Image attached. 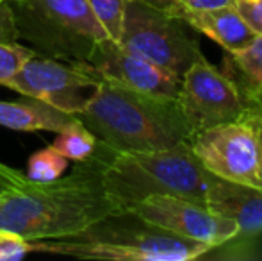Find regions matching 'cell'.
<instances>
[{"mask_svg":"<svg viewBox=\"0 0 262 261\" xmlns=\"http://www.w3.org/2000/svg\"><path fill=\"white\" fill-rule=\"evenodd\" d=\"M32 252L111 261H191L207 254L210 245L168 233L139 220L138 226H114L111 218L75 236L31 242Z\"/></svg>","mask_w":262,"mask_h":261,"instance_id":"obj_5","label":"cell"},{"mask_svg":"<svg viewBox=\"0 0 262 261\" xmlns=\"http://www.w3.org/2000/svg\"><path fill=\"white\" fill-rule=\"evenodd\" d=\"M175 16L182 18L194 31L209 36L230 54L246 49L259 36L248 27L234 6L212 9H186L179 6Z\"/></svg>","mask_w":262,"mask_h":261,"instance_id":"obj_13","label":"cell"},{"mask_svg":"<svg viewBox=\"0 0 262 261\" xmlns=\"http://www.w3.org/2000/svg\"><path fill=\"white\" fill-rule=\"evenodd\" d=\"M128 0H88L91 11L113 42H120Z\"/></svg>","mask_w":262,"mask_h":261,"instance_id":"obj_19","label":"cell"},{"mask_svg":"<svg viewBox=\"0 0 262 261\" xmlns=\"http://www.w3.org/2000/svg\"><path fill=\"white\" fill-rule=\"evenodd\" d=\"M138 2H143V4H146V6H152V7H156V9L166 11V13H169V14H175L180 6L177 0H138Z\"/></svg>","mask_w":262,"mask_h":261,"instance_id":"obj_25","label":"cell"},{"mask_svg":"<svg viewBox=\"0 0 262 261\" xmlns=\"http://www.w3.org/2000/svg\"><path fill=\"white\" fill-rule=\"evenodd\" d=\"M186 9H212V7L234 6V0H177Z\"/></svg>","mask_w":262,"mask_h":261,"instance_id":"obj_23","label":"cell"},{"mask_svg":"<svg viewBox=\"0 0 262 261\" xmlns=\"http://www.w3.org/2000/svg\"><path fill=\"white\" fill-rule=\"evenodd\" d=\"M2 2H7V0H0V4H2Z\"/></svg>","mask_w":262,"mask_h":261,"instance_id":"obj_26","label":"cell"},{"mask_svg":"<svg viewBox=\"0 0 262 261\" xmlns=\"http://www.w3.org/2000/svg\"><path fill=\"white\" fill-rule=\"evenodd\" d=\"M82 66L97 79L104 77L152 97L164 101H177L179 97L180 79L169 75L152 61L123 49L113 39L102 42L93 57L88 63H82Z\"/></svg>","mask_w":262,"mask_h":261,"instance_id":"obj_11","label":"cell"},{"mask_svg":"<svg viewBox=\"0 0 262 261\" xmlns=\"http://www.w3.org/2000/svg\"><path fill=\"white\" fill-rule=\"evenodd\" d=\"M16 36L36 54L62 63H88L105 39V29L88 0H7Z\"/></svg>","mask_w":262,"mask_h":261,"instance_id":"obj_4","label":"cell"},{"mask_svg":"<svg viewBox=\"0 0 262 261\" xmlns=\"http://www.w3.org/2000/svg\"><path fill=\"white\" fill-rule=\"evenodd\" d=\"M177 104L193 136L243 118L250 108L232 77L220 72L204 56H198L180 79Z\"/></svg>","mask_w":262,"mask_h":261,"instance_id":"obj_7","label":"cell"},{"mask_svg":"<svg viewBox=\"0 0 262 261\" xmlns=\"http://www.w3.org/2000/svg\"><path fill=\"white\" fill-rule=\"evenodd\" d=\"M100 181L109 197L127 213L150 195H179L205 204L209 174L189 145L157 150H111L98 157Z\"/></svg>","mask_w":262,"mask_h":261,"instance_id":"obj_3","label":"cell"},{"mask_svg":"<svg viewBox=\"0 0 262 261\" xmlns=\"http://www.w3.org/2000/svg\"><path fill=\"white\" fill-rule=\"evenodd\" d=\"M205 206L234 222L239 229L237 236L252 238L262 233V188L212 175Z\"/></svg>","mask_w":262,"mask_h":261,"instance_id":"obj_12","label":"cell"},{"mask_svg":"<svg viewBox=\"0 0 262 261\" xmlns=\"http://www.w3.org/2000/svg\"><path fill=\"white\" fill-rule=\"evenodd\" d=\"M189 147L209 174L262 188L259 136L246 116L198 132Z\"/></svg>","mask_w":262,"mask_h":261,"instance_id":"obj_8","label":"cell"},{"mask_svg":"<svg viewBox=\"0 0 262 261\" xmlns=\"http://www.w3.org/2000/svg\"><path fill=\"white\" fill-rule=\"evenodd\" d=\"M127 213L145 224L214 249L235 240L239 234L234 222L210 211L204 202L179 195H150L132 206Z\"/></svg>","mask_w":262,"mask_h":261,"instance_id":"obj_10","label":"cell"},{"mask_svg":"<svg viewBox=\"0 0 262 261\" xmlns=\"http://www.w3.org/2000/svg\"><path fill=\"white\" fill-rule=\"evenodd\" d=\"M79 115L64 113L41 101L29 102L0 101V126L14 131H54L59 132Z\"/></svg>","mask_w":262,"mask_h":261,"instance_id":"obj_14","label":"cell"},{"mask_svg":"<svg viewBox=\"0 0 262 261\" xmlns=\"http://www.w3.org/2000/svg\"><path fill=\"white\" fill-rule=\"evenodd\" d=\"M234 7L248 27L262 36V0H234Z\"/></svg>","mask_w":262,"mask_h":261,"instance_id":"obj_21","label":"cell"},{"mask_svg":"<svg viewBox=\"0 0 262 261\" xmlns=\"http://www.w3.org/2000/svg\"><path fill=\"white\" fill-rule=\"evenodd\" d=\"M120 215L125 213L100 181L98 157L91 156L68 177L29 181L0 195V229L29 242L75 236Z\"/></svg>","mask_w":262,"mask_h":261,"instance_id":"obj_1","label":"cell"},{"mask_svg":"<svg viewBox=\"0 0 262 261\" xmlns=\"http://www.w3.org/2000/svg\"><path fill=\"white\" fill-rule=\"evenodd\" d=\"M98 79L82 63L70 65L34 54L6 83V88L36 98L64 113L79 115L93 95Z\"/></svg>","mask_w":262,"mask_h":261,"instance_id":"obj_9","label":"cell"},{"mask_svg":"<svg viewBox=\"0 0 262 261\" xmlns=\"http://www.w3.org/2000/svg\"><path fill=\"white\" fill-rule=\"evenodd\" d=\"M52 147L64 157L80 163L97 150L98 139L77 116L73 122H70L68 126L57 132V138L54 139Z\"/></svg>","mask_w":262,"mask_h":261,"instance_id":"obj_17","label":"cell"},{"mask_svg":"<svg viewBox=\"0 0 262 261\" xmlns=\"http://www.w3.org/2000/svg\"><path fill=\"white\" fill-rule=\"evenodd\" d=\"M186 25V22L175 14L138 0H128L118 43L161 66L169 75L182 79L186 70L202 56L198 39L187 32Z\"/></svg>","mask_w":262,"mask_h":261,"instance_id":"obj_6","label":"cell"},{"mask_svg":"<svg viewBox=\"0 0 262 261\" xmlns=\"http://www.w3.org/2000/svg\"><path fill=\"white\" fill-rule=\"evenodd\" d=\"M32 252L31 242L11 231L0 229V261H16Z\"/></svg>","mask_w":262,"mask_h":261,"instance_id":"obj_20","label":"cell"},{"mask_svg":"<svg viewBox=\"0 0 262 261\" xmlns=\"http://www.w3.org/2000/svg\"><path fill=\"white\" fill-rule=\"evenodd\" d=\"M228 66L235 70L232 77L250 108L262 109V36H257L252 45L237 52H228Z\"/></svg>","mask_w":262,"mask_h":261,"instance_id":"obj_15","label":"cell"},{"mask_svg":"<svg viewBox=\"0 0 262 261\" xmlns=\"http://www.w3.org/2000/svg\"><path fill=\"white\" fill-rule=\"evenodd\" d=\"M66 168H68V157H64L54 147H47L29 157L25 175L34 183H50L61 177Z\"/></svg>","mask_w":262,"mask_h":261,"instance_id":"obj_18","label":"cell"},{"mask_svg":"<svg viewBox=\"0 0 262 261\" xmlns=\"http://www.w3.org/2000/svg\"><path fill=\"white\" fill-rule=\"evenodd\" d=\"M111 150H157L191 145L193 132L177 101H164L98 77L93 95L79 113Z\"/></svg>","mask_w":262,"mask_h":261,"instance_id":"obj_2","label":"cell"},{"mask_svg":"<svg viewBox=\"0 0 262 261\" xmlns=\"http://www.w3.org/2000/svg\"><path fill=\"white\" fill-rule=\"evenodd\" d=\"M29 181H31V179L25 174H21L20 170H14V168L0 163V195L21 188V186H25Z\"/></svg>","mask_w":262,"mask_h":261,"instance_id":"obj_22","label":"cell"},{"mask_svg":"<svg viewBox=\"0 0 262 261\" xmlns=\"http://www.w3.org/2000/svg\"><path fill=\"white\" fill-rule=\"evenodd\" d=\"M246 118L252 120V124L255 126L257 136H259V145H260V170H262V109H255V108H248L246 111Z\"/></svg>","mask_w":262,"mask_h":261,"instance_id":"obj_24","label":"cell"},{"mask_svg":"<svg viewBox=\"0 0 262 261\" xmlns=\"http://www.w3.org/2000/svg\"><path fill=\"white\" fill-rule=\"evenodd\" d=\"M16 31H14L11 11L7 2L0 4V84L6 86V83L16 72L34 56V50L24 47L16 42Z\"/></svg>","mask_w":262,"mask_h":261,"instance_id":"obj_16","label":"cell"}]
</instances>
